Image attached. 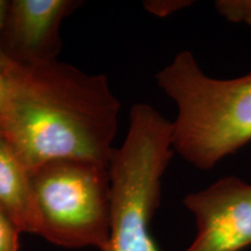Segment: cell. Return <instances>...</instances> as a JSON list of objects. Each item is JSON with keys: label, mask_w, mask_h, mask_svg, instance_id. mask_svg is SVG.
<instances>
[{"label": "cell", "mask_w": 251, "mask_h": 251, "mask_svg": "<svg viewBox=\"0 0 251 251\" xmlns=\"http://www.w3.org/2000/svg\"><path fill=\"white\" fill-rule=\"evenodd\" d=\"M31 187L35 235L68 249H105L111 226L108 166L54 159L31 171Z\"/></svg>", "instance_id": "cell-4"}, {"label": "cell", "mask_w": 251, "mask_h": 251, "mask_svg": "<svg viewBox=\"0 0 251 251\" xmlns=\"http://www.w3.org/2000/svg\"><path fill=\"white\" fill-rule=\"evenodd\" d=\"M8 103V83L4 71L0 68V118L4 114Z\"/></svg>", "instance_id": "cell-11"}, {"label": "cell", "mask_w": 251, "mask_h": 251, "mask_svg": "<svg viewBox=\"0 0 251 251\" xmlns=\"http://www.w3.org/2000/svg\"><path fill=\"white\" fill-rule=\"evenodd\" d=\"M20 230L0 209V251H19Z\"/></svg>", "instance_id": "cell-9"}, {"label": "cell", "mask_w": 251, "mask_h": 251, "mask_svg": "<svg viewBox=\"0 0 251 251\" xmlns=\"http://www.w3.org/2000/svg\"><path fill=\"white\" fill-rule=\"evenodd\" d=\"M174 153L171 121L151 105H134L127 135L108 164L111 226L102 251H159L150 222L159 207L163 176Z\"/></svg>", "instance_id": "cell-3"}, {"label": "cell", "mask_w": 251, "mask_h": 251, "mask_svg": "<svg viewBox=\"0 0 251 251\" xmlns=\"http://www.w3.org/2000/svg\"><path fill=\"white\" fill-rule=\"evenodd\" d=\"M8 7L9 1H7V0H0V42H1V35L2 31H4L6 18H7ZM0 54H1V48H0Z\"/></svg>", "instance_id": "cell-12"}, {"label": "cell", "mask_w": 251, "mask_h": 251, "mask_svg": "<svg viewBox=\"0 0 251 251\" xmlns=\"http://www.w3.org/2000/svg\"><path fill=\"white\" fill-rule=\"evenodd\" d=\"M186 4H191L187 1H147L144 6L148 11L156 15H168L174 12L183 8Z\"/></svg>", "instance_id": "cell-10"}, {"label": "cell", "mask_w": 251, "mask_h": 251, "mask_svg": "<svg viewBox=\"0 0 251 251\" xmlns=\"http://www.w3.org/2000/svg\"><path fill=\"white\" fill-rule=\"evenodd\" d=\"M8 103L2 136L31 172L54 159L108 166L121 103L105 75H90L58 59L23 65L0 54Z\"/></svg>", "instance_id": "cell-1"}, {"label": "cell", "mask_w": 251, "mask_h": 251, "mask_svg": "<svg viewBox=\"0 0 251 251\" xmlns=\"http://www.w3.org/2000/svg\"><path fill=\"white\" fill-rule=\"evenodd\" d=\"M156 81L177 107L172 147L188 164L209 170L251 142V72L213 78L184 50L157 72Z\"/></svg>", "instance_id": "cell-2"}, {"label": "cell", "mask_w": 251, "mask_h": 251, "mask_svg": "<svg viewBox=\"0 0 251 251\" xmlns=\"http://www.w3.org/2000/svg\"><path fill=\"white\" fill-rule=\"evenodd\" d=\"M215 8L220 15L235 24L251 27V0H219Z\"/></svg>", "instance_id": "cell-8"}, {"label": "cell", "mask_w": 251, "mask_h": 251, "mask_svg": "<svg viewBox=\"0 0 251 251\" xmlns=\"http://www.w3.org/2000/svg\"><path fill=\"white\" fill-rule=\"evenodd\" d=\"M0 209L21 234H36L31 172L4 136L0 137Z\"/></svg>", "instance_id": "cell-7"}, {"label": "cell", "mask_w": 251, "mask_h": 251, "mask_svg": "<svg viewBox=\"0 0 251 251\" xmlns=\"http://www.w3.org/2000/svg\"><path fill=\"white\" fill-rule=\"evenodd\" d=\"M83 2L78 0H12L4 31L2 55L23 65L58 59L61 26Z\"/></svg>", "instance_id": "cell-6"}, {"label": "cell", "mask_w": 251, "mask_h": 251, "mask_svg": "<svg viewBox=\"0 0 251 251\" xmlns=\"http://www.w3.org/2000/svg\"><path fill=\"white\" fill-rule=\"evenodd\" d=\"M183 202L197 225V236L184 251H241L251 246L250 183L221 178L187 194Z\"/></svg>", "instance_id": "cell-5"}, {"label": "cell", "mask_w": 251, "mask_h": 251, "mask_svg": "<svg viewBox=\"0 0 251 251\" xmlns=\"http://www.w3.org/2000/svg\"><path fill=\"white\" fill-rule=\"evenodd\" d=\"M2 136V130H1V126H0V137Z\"/></svg>", "instance_id": "cell-13"}]
</instances>
